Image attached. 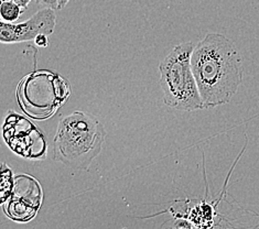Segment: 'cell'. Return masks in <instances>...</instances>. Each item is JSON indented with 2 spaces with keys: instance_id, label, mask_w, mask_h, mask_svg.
<instances>
[{
  "instance_id": "3",
  "label": "cell",
  "mask_w": 259,
  "mask_h": 229,
  "mask_svg": "<svg viewBox=\"0 0 259 229\" xmlns=\"http://www.w3.org/2000/svg\"><path fill=\"white\" fill-rule=\"evenodd\" d=\"M193 49L192 42L178 44L159 65L163 102L166 106L176 110L194 111L204 109V104L191 66Z\"/></svg>"
},
{
  "instance_id": "8",
  "label": "cell",
  "mask_w": 259,
  "mask_h": 229,
  "mask_svg": "<svg viewBox=\"0 0 259 229\" xmlns=\"http://www.w3.org/2000/svg\"><path fill=\"white\" fill-rule=\"evenodd\" d=\"M11 2H14L16 4H18L20 6V7H22L23 9H27L29 4L32 2V0H11Z\"/></svg>"
},
{
  "instance_id": "7",
  "label": "cell",
  "mask_w": 259,
  "mask_h": 229,
  "mask_svg": "<svg viewBox=\"0 0 259 229\" xmlns=\"http://www.w3.org/2000/svg\"><path fill=\"white\" fill-rule=\"evenodd\" d=\"M48 36H49V35H46V34H40V35H38V36H36V38L34 39L35 44L38 45V47H41V48H47L48 44H49Z\"/></svg>"
},
{
  "instance_id": "5",
  "label": "cell",
  "mask_w": 259,
  "mask_h": 229,
  "mask_svg": "<svg viewBox=\"0 0 259 229\" xmlns=\"http://www.w3.org/2000/svg\"><path fill=\"white\" fill-rule=\"evenodd\" d=\"M24 10L26 9H23L18 4L11 2V0H2V5H0V16H2V20L6 22L17 21Z\"/></svg>"
},
{
  "instance_id": "4",
  "label": "cell",
  "mask_w": 259,
  "mask_h": 229,
  "mask_svg": "<svg viewBox=\"0 0 259 229\" xmlns=\"http://www.w3.org/2000/svg\"><path fill=\"white\" fill-rule=\"evenodd\" d=\"M55 9L45 8L30 18L29 20L14 23L0 22V41L3 43H21L32 41L40 34L51 35L55 30L57 16Z\"/></svg>"
},
{
  "instance_id": "2",
  "label": "cell",
  "mask_w": 259,
  "mask_h": 229,
  "mask_svg": "<svg viewBox=\"0 0 259 229\" xmlns=\"http://www.w3.org/2000/svg\"><path fill=\"white\" fill-rule=\"evenodd\" d=\"M105 138V128L95 117L83 111L65 115L53 139V160L73 170H89L101 154Z\"/></svg>"
},
{
  "instance_id": "9",
  "label": "cell",
  "mask_w": 259,
  "mask_h": 229,
  "mask_svg": "<svg viewBox=\"0 0 259 229\" xmlns=\"http://www.w3.org/2000/svg\"><path fill=\"white\" fill-rule=\"evenodd\" d=\"M70 3V0H59V5H58V9H64L66 7V5Z\"/></svg>"
},
{
  "instance_id": "1",
  "label": "cell",
  "mask_w": 259,
  "mask_h": 229,
  "mask_svg": "<svg viewBox=\"0 0 259 229\" xmlns=\"http://www.w3.org/2000/svg\"><path fill=\"white\" fill-rule=\"evenodd\" d=\"M191 66L204 108L230 103L243 83L242 55L235 43L221 33H207L194 45Z\"/></svg>"
},
{
  "instance_id": "6",
  "label": "cell",
  "mask_w": 259,
  "mask_h": 229,
  "mask_svg": "<svg viewBox=\"0 0 259 229\" xmlns=\"http://www.w3.org/2000/svg\"><path fill=\"white\" fill-rule=\"evenodd\" d=\"M35 3L42 6L45 8H52V9H58L59 0H35Z\"/></svg>"
}]
</instances>
